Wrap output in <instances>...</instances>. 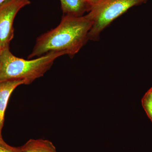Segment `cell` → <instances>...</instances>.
<instances>
[{
	"instance_id": "cell-10",
	"label": "cell",
	"mask_w": 152,
	"mask_h": 152,
	"mask_svg": "<svg viewBox=\"0 0 152 152\" xmlns=\"http://www.w3.org/2000/svg\"><path fill=\"white\" fill-rule=\"evenodd\" d=\"M84 1L89 5L91 7L92 6L97 2L99 0H84Z\"/></svg>"
},
{
	"instance_id": "cell-5",
	"label": "cell",
	"mask_w": 152,
	"mask_h": 152,
	"mask_svg": "<svg viewBox=\"0 0 152 152\" xmlns=\"http://www.w3.org/2000/svg\"><path fill=\"white\" fill-rule=\"evenodd\" d=\"M25 84V82L23 80L7 81L0 83V138H2V129L4 126L5 112L9 98L17 87Z\"/></svg>"
},
{
	"instance_id": "cell-7",
	"label": "cell",
	"mask_w": 152,
	"mask_h": 152,
	"mask_svg": "<svg viewBox=\"0 0 152 152\" xmlns=\"http://www.w3.org/2000/svg\"><path fill=\"white\" fill-rule=\"evenodd\" d=\"M23 152H57L51 142L43 139H30L21 147Z\"/></svg>"
},
{
	"instance_id": "cell-4",
	"label": "cell",
	"mask_w": 152,
	"mask_h": 152,
	"mask_svg": "<svg viewBox=\"0 0 152 152\" xmlns=\"http://www.w3.org/2000/svg\"><path fill=\"white\" fill-rule=\"evenodd\" d=\"M30 4L29 0H9L0 4V51L9 47L14 37L13 25L17 14Z\"/></svg>"
},
{
	"instance_id": "cell-9",
	"label": "cell",
	"mask_w": 152,
	"mask_h": 152,
	"mask_svg": "<svg viewBox=\"0 0 152 152\" xmlns=\"http://www.w3.org/2000/svg\"><path fill=\"white\" fill-rule=\"evenodd\" d=\"M0 152H23L20 147H13L9 145L0 138Z\"/></svg>"
},
{
	"instance_id": "cell-3",
	"label": "cell",
	"mask_w": 152,
	"mask_h": 152,
	"mask_svg": "<svg viewBox=\"0 0 152 152\" xmlns=\"http://www.w3.org/2000/svg\"><path fill=\"white\" fill-rule=\"evenodd\" d=\"M148 0H99L91 7L86 16L92 24L88 39L97 41L100 34L115 19L134 6Z\"/></svg>"
},
{
	"instance_id": "cell-1",
	"label": "cell",
	"mask_w": 152,
	"mask_h": 152,
	"mask_svg": "<svg viewBox=\"0 0 152 152\" xmlns=\"http://www.w3.org/2000/svg\"><path fill=\"white\" fill-rule=\"evenodd\" d=\"M91 22L86 15H64L59 24L39 37L28 59L52 52H61L72 58L89 40Z\"/></svg>"
},
{
	"instance_id": "cell-11",
	"label": "cell",
	"mask_w": 152,
	"mask_h": 152,
	"mask_svg": "<svg viewBox=\"0 0 152 152\" xmlns=\"http://www.w3.org/2000/svg\"><path fill=\"white\" fill-rule=\"evenodd\" d=\"M8 1H9V0H0V4H3V3L5 2Z\"/></svg>"
},
{
	"instance_id": "cell-8",
	"label": "cell",
	"mask_w": 152,
	"mask_h": 152,
	"mask_svg": "<svg viewBox=\"0 0 152 152\" xmlns=\"http://www.w3.org/2000/svg\"><path fill=\"white\" fill-rule=\"evenodd\" d=\"M142 104L147 115L152 122V88L142 98Z\"/></svg>"
},
{
	"instance_id": "cell-2",
	"label": "cell",
	"mask_w": 152,
	"mask_h": 152,
	"mask_svg": "<svg viewBox=\"0 0 152 152\" xmlns=\"http://www.w3.org/2000/svg\"><path fill=\"white\" fill-rule=\"evenodd\" d=\"M64 55L61 52H52L31 60L15 56L10 47L0 51V83L23 80L29 85L42 77L48 71L57 58Z\"/></svg>"
},
{
	"instance_id": "cell-6",
	"label": "cell",
	"mask_w": 152,
	"mask_h": 152,
	"mask_svg": "<svg viewBox=\"0 0 152 152\" xmlns=\"http://www.w3.org/2000/svg\"><path fill=\"white\" fill-rule=\"evenodd\" d=\"M64 15L80 17L89 11L91 7L84 0H60Z\"/></svg>"
}]
</instances>
